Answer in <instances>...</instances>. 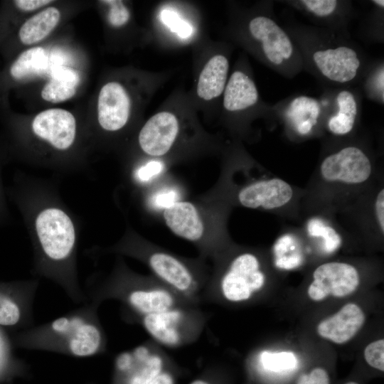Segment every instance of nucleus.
Returning <instances> with one entry per match:
<instances>
[{"label": "nucleus", "instance_id": "1", "mask_svg": "<svg viewBox=\"0 0 384 384\" xmlns=\"http://www.w3.org/2000/svg\"><path fill=\"white\" fill-rule=\"evenodd\" d=\"M225 209L224 203L201 195L176 203L161 218L174 235L192 243L200 257L213 260L228 248Z\"/></svg>", "mask_w": 384, "mask_h": 384}, {"label": "nucleus", "instance_id": "2", "mask_svg": "<svg viewBox=\"0 0 384 384\" xmlns=\"http://www.w3.org/2000/svg\"><path fill=\"white\" fill-rule=\"evenodd\" d=\"M127 237L124 250L142 261L154 277L188 302L202 304L210 271L206 259L178 255L135 234Z\"/></svg>", "mask_w": 384, "mask_h": 384}, {"label": "nucleus", "instance_id": "3", "mask_svg": "<svg viewBox=\"0 0 384 384\" xmlns=\"http://www.w3.org/2000/svg\"><path fill=\"white\" fill-rule=\"evenodd\" d=\"M137 143L142 157L169 164L210 151V137L194 124L171 111L151 116L141 127Z\"/></svg>", "mask_w": 384, "mask_h": 384}, {"label": "nucleus", "instance_id": "4", "mask_svg": "<svg viewBox=\"0 0 384 384\" xmlns=\"http://www.w3.org/2000/svg\"><path fill=\"white\" fill-rule=\"evenodd\" d=\"M202 303L238 304L250 300L265 285V275L257 255L240 251L228 256L226 250L212 260Z\"/></svg>", "mask_w": 384, "mask_h": 384}, {"label": "nucleus", "instance_id": "5", "mask_svg": "<svg viewBox=\"0 0 384 384\" xmlns=\"http://www.w3.org/2000/svg\"><path fill=\"white\" fill-rule=\"evenodd\" d=\"M208 319L200 305L186 304L144 315L140 321L154 343L176 348L196 341Z\"/></svg>", "mask_w": 384, "mask_h": 384}, {"label": "nucleus", "instance_id": "6", "mask_svg": "<svg viewBox=\"0 0 384 384\" xmlns=\"http://www.w3.org/2000/svg\"><path fill=\"white\" fill-rule=\"evenodd\" d=\"M36 230L45 254L54 260L69 256L75 243V229L71 218L63 210L48 208L41 210L35 222Z\"/></svg>", "mask_w": 384, "mask_h": 384}, {"label": "nucleus", "instance_id": "7", "mask_svg": "<svg viewBox=\"0 0 384 384\" xmlns=\"http://www.w3.org/2000/svg\"><path fill=\"white\" fill-rule=\"evenodd\" d=\"M360 277L356 267L341 262H330L318 266L307 293L313 301L319 302L329 295L344 297L356 291Z\"/></svg>", "mask_w": 384, "mask_h": 384}, {"label": "nucleus", "instance_id": "8", "mask_svg": "<svg viewBox=\"0 0 384 384\" xmlns=\"http://www.w3.org/2000/svg\"><path fill=\"white\" fill-rule=\"evenodd\" d=\"M371 172L368 156L360 148L353 146L329 155L320 166L322 178L332 183L360 184L369 178Z\"/></svg>", "mask_w": 384, "mask_h": 384}, {"label": "nucleus", "instance_id": "9", "mask_svg": "<svg viewBox=\"0 0 384 384\" xmlns=\"http://www.w3.org/2000/svg\"><path fill=\"white\" fill-rule=\"evenodd\" d=\"M132 97L120 82L110 81L101 87L97 101V119L100 128L111 134L123 130L132 114Z\"/></svg>", "mask_w": 384, "mask_h": 384}, {"label": "nucleus", "instance_id": "10", "mask_svg": "<svg viewBox=\"0 0 384 384\" xmlns=\"http://www.w3.org/2000/svg\"><path fill=\"white\" fill-rule=\"evenodd\" d=\"M31 129L36 137L53 149L65 151L70 149L75 140L76 119L67 110L50 108L34 117Z\"/></svg>", "mask_w": 384, "mask_h": 384}, {"label": "nucleus", "instance_id": "11", "mask_svg": "<svg viewBox=\"0 0 384 384\" xmlns=\"http://www.w3.org/2000/svg\"><path fill=\"white\" fill-rule=\"evenodd\" d=\"M251 36L260 43L262 51L274 66H282L294 55L293 43L286 32L272 18L257 16L249 22Z\"/></svg>", "mask_w": 384, "mask_h": 384}, {"label": "nucleus", "instance_id": "12", "mask_svg": "<svg viewBox=\"0 0 384 384\" xmlns=\"http://www.w3.org/2000/svg\"><path fill=\"white\" fill-rule=\"evenodd\" d=\"M154 341L136 349L130 366L122 373L129 374L127 384H174L165 369L168 358Z\"/></svg>", "mask_w": 384, "mask_h": 384}, {"label": "nucleus", "instance_id": "13", "mask_svg": "<svg viewBox=\"0 0 384 384\" xmlns=\"http://www.w3.org/2000/svg\"><path fill=\"white\" fill-rule=\"evenodd\" d=\"M293 196L292 186L281 178L251 182L236 193L237 202L243 207L271 210L286 205Z\"/></svg>", "mask_w": 384, "mask_h": 384}, {"label": "nucleus", "instance_id": "14", "mask_svg": "<svg viewBox=\"0 0 384 384\" xmlns=\"http://www.w3.org/2000/svg\"><path fill=\"white\" fill-rule=\"evenodd\" d=\"M312 60L324 77L340 83L354 79L361 65L357 53L343 46L316 50Z\"/></svg>", "mask_w": 384, "mask_h": 384}, {"label": "nucleus", "instance_id": "15", "mask_svg": "<svg viewBox=\"0 0 384 384\" xmlns=\"http://www.w3.org/2000/svg\"><path fill=\"white\" fill-rule=\"evenodd\" d=\"M48 58L42 47H32L16 55L0 74V96L9 88L35 77L48 70Z\"/></svg>", "mask_w": 384, "mask_h": 384}, {"label": "nucleus", "instance_id": "16", "mask_svg": "<svg viewBox=\"0 0 384 384\" xmlns=\"http://www.w3.org/2000/svg\"><path fill=\"white\" fill-rule=\"evenodd\" d=\"M52 328L66 337L68 348L75 356L93 355L100 347L102 336L98 328L79 318H59L52 324Z\"/></svg>", "mask_w": 384, "mask_h": 384}, {"label": "nucleus", "instance_id": "17", "mask_svg": "<svg viewBox=\"0 0 384 384\" xmlns=\"http://www.w3.org/2000/svg\"><path fill=\"white\" fill-rule=\"evenodd\" d=\"M365 320L361 308L356 304L348 303L336 314L320 321L316 331L321 337L334 343L343 344L355 336Z\"/></svg>", "mask_w": 384, "mask_h": 384}, {"label": "nucleus", "instance_id": "18", "mask_svg": "<svg viewBox=\"0 0 384 384\" xmlns=\"http://www.w3.org/2000/svg\"><path fill=\"white\" fill-rule=\"evenodd\" d=\"M186 186L171 174L144 190V205L154 216L161 217L165 210L176 203L187 199Z\"/></svg>", "mask_w": 384, "mask_h": 384}, {"label": "nucleus", "instance_id": "19", "mask_svg": "<svg viewBox=\"0 0 384 384\" xmlns=\"http://www.w3.org/2000/svg\"><path fill=\"white\" fill-rule=\"evenodd\" d=\"M60 17L58 8H44L21 25L16 32V41L23 46H31L42 41L56 28Z\"/></svg>", "mask_w": 384, "mask_h": 384}, {"label": "nucleus", "instance_id": "20", "mask_svg": "<svg viewBox=\"0 0 384 384\" xmlns=\"http://www.w3.org/2000/svg\"><path fill=\"white\" fill-rule=\"evenodd\" d=\"M228 69V60L225 55L212 56L199 75L196 88L198 96L204 100L219 97L225 87Z\"/></svg>", "mask_w": 384, "mask_h": 384}, {"label": "nucleus", "instance_id": "21", "mask_svg": "<svg viewBox=\"0 0 384 384\" xmlns=\"http://www.w3.org/2000/svg\"><path fill=\"white\" fill-rule=\"evenodd\" d=\"M254 81L245 73L237 70L230 77L223 91V106L230 112L250 107L258 100Z\"/></svg>", "mask_w": 384, "mask_h": 384}, {"label": "nucleus", "instance_id": "22", "mask_svg": "<svg viewBox=\"0 0 384 384\" xmlns=\"http://www.w3.org/2000/svg\"><path fill=\"white\" fill-rule=\"evenodd\" d=\"M80 83L79 73L70 67L60 66L53 70L41 90L42 98L51 103L71 99Z\"/></svg>", "mask_w": 384, "mask_h": 384}, {"label": "nucleus", "instance_id": "23", "mask_svg": "<svg viewBox=\"0 0 384 384\" xmlns=\"http://www.w3.org/2000/svg\"><path fill=\"white\" fill-rule=\"evenodd\" d=\"M320 106L313 98L300 96L294 99L287 110V117L300 134H308L317 123Z\"/></svg>", "mask_w": 384, "mask_h": 384}, {"label": "nucleus", "instance_id": "24", "mask_svg": "<svg viewBox=\"0 0 384 384\" xmlns=\"http://www.w3.org/2000/svg\"><path fill=\"white\" fill-rule=\"evenodd\" d=\"M337 113L328 122L329 131L336 135H345L353 129L358 113L354 95L348 90L340 92L336 97Z\"/></svg>", "mask_w": 384, "mask_h": 384}, {"label": "nucleus", "instance_id": "25", "mask_svg": "<svg viewBox=\"0 0 384 384\" xmlns=\"http://www.w3.org/2000/svg\"><path fill=\"white\" fill-rule=\"evenodd\" d=\"M143 158L135 168L133 178L139 186L145 190L166 176L171 164L159 159Z\"/></svg>", "mask_w": 384, "mask_h": 384}, {"label": "nucleus", "instance_id": "26", "mask_svg": "<svg viewBox=\"0 0 384 384\" xmlns=\"http://www.w3.org/2000/svg\"><path fill=\"white\" fill-rule=\"evenodd\" d=\"M260 362L265 370L274 373L292 370L298 363L297 356L291 351H262L260 356Z\"/></svg>", "mask_w": 384, "mask_h": 384}, {"label": "nucleus", "instance_id": "27", "mask_svg": "<svg viewBox=\"0 0 384 384\" xmlns=\"http://www.w3.org/2000/svg\"><path fill=\"white\" fill-rule=\"evenodd\" d=\"M307 230L310 235L322 238L324 250L328 253L336 251L341 244V238L338 233L319 219L311 220Z\"/></svg>", "mask_w": 384, "mask_h": 384}, {"label": "nucleus", "instance_id": "28", "mask_svg": "<svg viewBox=\"0 0 384 384\" xmlns=\"http://www.w3.org/2000/svg\"><path fill=\"white\" fill-rule=\"evenodd\" d=\"M162 23L181 38H190L193 33L191 24L181 19L174 10L165 9L160 14Z\"/></svg>", "mask_w": 384, "mask_h": 384}, {"label": "nucleus", "instance_id": "29", "mask_svg": "<svg viewBox=\"0 0 384 384\" xmlns=\"http://www.w3.org/2000/svg\"><path fill=\"white\" fill-rule=\"evenodd\" d=\"M100 2L107 6V19L111 26L120 28L129 22L130 13L122 1L106 0Z\"/></svg>", "mask_w": 384, "mask_h": 384}, {"label": "nucleus", "instance_id": "30", "mask_svg": "<svg viewBox=\"0 0 384 384\" xmlns=\"http://www.w3.org/2000/svg\"><path fill=\"white\" fill-rule=\"evenodd\" d=\"M364 358L372 368L384 371V340L379 339L369 343L364 350Z\"/></svg>", "mask_w": 384, "mask_h": 384}, {"label": "nucleus", "instance_id": "31", "mask_svg": "<svg viewBox=\"0 0 384 384\" xmlns=\"http://www.w3.org/2000/svg\"><path fill=\"white\" fill-rule=\"evenodd\" d=\"M20 316L18 305L10 298L0 294V324L13 326L19 321Z\"/></svg>", "mask_w": 384, "mask_h": 384}, {"label": "nucleus", "instance_id": "32", "mask_svg": "<svg viewBox=\"0 0 384 384\" xmlns=\"http://www.w3.org/2000/svg\"><path fill=\"white\" fill-rule=\"evenodd\" d=\"M300 4L309 13L321 18L331 15L338 6L335 0H302Z\"/></svg>", "mask_w": 384, "mask_h": 384}, {"label": "nucleus", "instance_id": "33", "mask_svg": "<svg viewBox=\"0 0 384 384\" xmlns=\"http://www.w3.org/2000/svg\"><path fill=\"white\" fill-rule=\"evenodd\" d=\"M296 384H330V378L324 368L316 367L301 375Z\"/></svg>", "mask_w": 384, "mask_h": 384}, {"label": "nucleus", "instance_id": "34", "mask_svg": "<svg viewBox=\"0 0 384 384\" xmlns=\"http://www.w3.org/2000/svg\"><path fill=\"white\" fill-rule=\"evenodd\" d=\"M14 7L21 13H28L38 9L46 8L51 0H15L11 1Z\"/></svg>", "mask_w": 384, "mask_h": 384}, {"label": "nucleus", "instance_id": "35", "mask_svg": "<svg viewBox=\"0 0 384 384\" xmlns=\"http://www.w3.org/2000/svg\"><path fill=\"white\" fill-rule=\"evenodd\" d=\"M375 213L382 234L384 233V190L378 193L375 201Z\"/></svg>", "mask_w": 384, "mask_h": 384}, {"label": "nucleus", "instance_id": "36", "mask_svg": "<svg viewBox=\"0 0 384 384\" xmlns=\"http://www.w3.org/2000/svg\"><path fill=\"white\" fill-rule=\"evenodd\" d=\"M376 85L379 92L382 94L383 97V68H382L381 70L378 74V78L376 79Z\"/></svg>", "mask_w": 384, "mask_h": 384}, {"label": "nucleus", "instance_id": "37", "mask_svg": "<svg viewBox=\"0 0 384 384\" xmlns=\"http://www.w3.org/2000/svg\"><path fill=\"white\" fill-rule=\"evenodd\" d=\"M189 384H214L213 381L208 378H198L192 382H191Z\"/></svg>", "mask_w": 384, "mask_h": 384}, {"label": "nucleus", "instance_id": "38", "mask_svg": "<svg viewBox=\"0 0 384 384\" xmlns=\"http://www.w3.org/2000/svg\"><path fill=\"white\" fill-rule=\"evenodd\" d=\"M373 2L375 4L379 6L380 7H383V6H384V1H383V0H374V1H373Z\"/></svg>", "mask_w": 384, "mask_h": 384}, {"label": "nucleus", "instance_id": "39", "mask_svg": "<svg viewBox=\"0 0 384 384\" xmlns=\"http://www.w3.org/2000/svg\"><path fill=\"white\" fill-rule=\"evenodd\" d=\"M344 384H359L357 382H355V381H349V382H347Z\"/></svg>", "mask_w": 384, "mask_h": 384}]
</instances>
